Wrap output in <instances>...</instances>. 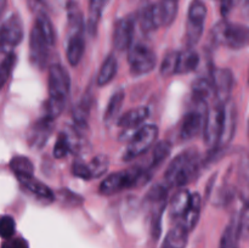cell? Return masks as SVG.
Listing matches in <instances>:
<instances>
[{
	"instance_id": "cell-1",
	"label": "cell",
	"mask_w": 249,
	"mask_h": 248,
	"mask_svg": "<svg viewBox=\"0 0 249 248\" xmlns=\"http://www.w3.org/2000/svg\"><path fill=\"white\" fill-rule=\"evenodd\" d=\"M49 99L45 102V116L55 121L63 112L71 89V79L67 71L61 65H53L48 73Z\"/></svg>"
},
{
	"instance_id": "cell-2",
	"label": "cell",
	"mask_w": 249,
	"mask_h": 248,
	"mask_svg": "<svg viewBox=\"0 0 249 248\" xmlns=\"http://www.w3.org/2000/svg\"><path fill=\"white\" fill-rule=\"evenodd\" d=\"M199 158L197 153L192 151L178 155L168 165L164 174V184L169 186L181 187L192 179L198 170Z\"/></svg>"
},
{
	"instance_id": "cell-3",
	"label": "cell",
	"mask_w": 249,
	"mask_h": 248,
	"mask_svg": "<svg viewBox=\"0 0 249 248\" xmlns=\"http://www.w3.org/2000/svg\"><path fill=\"white\" fill-rule=\"evenodd\" d=\"M148 170L140 167H130L122 172L113 173L105 177L104 181L100 184V192L102 195H114L123 190L131 189L145 180V175L148 174Z\"/></svg>"
},
{
	"instance_id": "cell-4",
	"label": "cell",
	"mask_w": 249,
	"mask_h": 248,
	"mask_svg": "<svg viewBox=\"0 0 249 248\" xmlns=\"http://www.w3.org/2000/svg\"><path fill=\"white\" fill-rule=\"evenodd\" d=\"M212 38L216 44L231 49H241L249 45V27L220 21L214 26Z\"/></svg>"
},
{
	"instance_id": "cell-5",
	"label": "cell",
	"mask_w": 249,
	"mask_h": 248,
	"mask_svg": "<svg viewBox=\"0 0 249 248\" xmlns=\"http://www.w3.org/2000/svg\"><path fill=\"white\" fill-rule=\"evenodd\" d=\"M158 138V128L155 124H143L129 139L123 155V160H131L143 155L156 143Z\"/></svg>"
},
{
	"instance_id": "cell-6",
	"label": "cell",
	"mask_w": 249,
	"mask_h": 248,
	"mask_svg": "<svg viewBox=\"0 0 249 248\" xmlns=\"http://www.w3.org/2000/svg\"><path fill=\"white\" fill-rule=\"evenodd\" d=\"M128 63L133 75H143L150 73L157 63L155 51L143 43L131 44L128 49Z\"/></svg>"
},
{
	"instance_id": "cell-7",
	"label": "cell",
	"mask_w": 249,
	"mask_h": 248,
	"mask_svg": "<svg viewBox=\"0 0 249 248\" xmlns=\"http://www.w3.org/2000/svg\"><path fill=\"white\" fill-rule=\"evenodd\" d=\"M207 18V6L202 0H192L187 11L186 21V44L192 49L203 34L204 23Z\"/></svg>"
},
{
	"instance_id": "cell-8",
	"label": "cell",
	"mask_w": 249,
	"mask_h": 248,
	"mask_svg": "<svg viewBox=\"0 0 249 248\" xmlns=\"http://www.w3.org/2000/svg\"><path fill=\"white\" fill-rule=\"evenodd\" d=\"M23 23L18 15L14 14L2 22L0 27V53H12L16 46L23 40Z\"/></svg>"
},
{
	"instance_id": "cell-9",
	"label": "cell",
	"mask_w": 249,
	"mask_h": 248,
	"mask_svg": "<svg viewBox=\"0 0 249 248\" xmlns=\"http://www.w3.org/2000/svg\"><path fill=\"white\" fill-rule=\"evenodd\" d=\"M207 107L206 102L197 101V109L190 111L182 119L180 136L182 140H191L201 133H203L204 121H206Z\"/></svg>"
},
{
	"instance_id": "cell-10",
	"label": "cell",
	"mask_w": 249,
	"mask_h": 248,
	"mask_svg": "<svg viewBox=\"0 0 249 248\" xmlns=\"http://www.w3.org/2000/svg\"><path fill=\"white\" fill-rule=\"evenodd\" d=\"M223 113L224 105L215 104L212 108H208L204 121L203 136L207 145L212 148L218 147L219 139L221 134V125H223Z\"/></svg>"
},
{
	"instance_id": "cell-11",
	"label": "cell",
	"mask_w": 249,
	"mask_h": 248,
	"mask_svg": "<svg viewBox=\"0 0 249 248\" xmlns=\"http://www.w3.org/2000/svg\"><path fill=\"white\" fill-rule=\"evenodd\" d=\"M213 95L216 104L224 105L230 100L233 88V74L228 68H215L212 72Z\"/></svg>"
},
{
	"instance_id": "cell-12",
	"label": "cell",
	"mask_w": 249,
	"mask_h": 248,
	"mask_svg": "<svg viewBox=\"0 0 249 248\" xmlns=\"http://www.w3.org/2000/svg\"><path fill=\"white\" fill-rule=\"evenodd\" d=\"M135 24V16L122 17L114 23L113 45L117 50L124 51L130 48L131 44H133Z\"/></svg>"
},
{
	"instance_id": "cell-13",
	"label": "cell",
	"mask_w": 249,
	"mask_h": 248,
	"mask_svg": "<svg viewBox=\"0 0 249 248\" xmlns=\"http://www.w3.org/2000/svg\"><path fill=\"white\" fill-rule=\"evenodd\" d=\"M49 44L40 34V32L36 29V26L32 28L29 34V60L32 65L36 68L43 70L46 65L49 56Z\"/></svg>"
},
{
	"instance_id": "cell-14",
	"label": "cell",
	"mask_w": 249,
	"mask_h": 248,
	"mask_svg": "<svg viewBox=\"0 0 249 248\" xmlns=\"http://www.w3.org/2000/svg\"><path fill=\"white\" fill-rule=\"evenodd\" d=\"M236 126H237V109H236V105L231 100H229L226 104H224L223 125H221L220 139H219L216 148L225 147L232 141Z\"/></svg>"
},
{
	"instance_id": "cell-15",
	"label": "cell",
	"mask_w": 249,
	"mask_h": 248,
	"mask_svg": "<svg viewBox=\"0 0 249 248\" xmlns=\"http://www.w3.org/2000/svg\"><path fill=\"white\" fill-rule=\"evenodd\" d=\"M53 130V119L43 118L33 124L28 133V142L32 147L40 148L45 145L48 139L50 138L51 133Z\"/></svg>"
},
{
	"instance_id": "cell-16",
	"label": "cell",
	"mask_w": 249,
	"mask_h": 248,
	"mask_svg": "<svg viewBox=\"0 0 249 248\" xmlns=\"http://www.w3.org/2000/svg\"><path fill=\"white\" fill-rule=\"evenodd\" d=\"M148 114H150V111H148L147 107H136V108L130 109V111L125 112L119 117L118 126L123 128L125 131H130L131 138L135 130H138L141 125H143V122L148 118Z\"/></svg>"
},
{
	"instance_id": "cell-17",
	"label": "cell",
	"mask_w": 249,
	"mask_h": 248,
	"mask_svg": "<svg viewBox=\"0 0 249 248\" xmlns=\"http://www.w3.org/2000/svg\"><path fill=\"white\" fill-rule=\"evenodd\" d=\"M18 181L26 191H28L29 194L33 195L36 198L40 199V201L46 202V203H51L53 201V198H55L53 192L51 191L50 187H48L43 182L39 181L38 179H36L34 175L27 177H19Z\"/></svg>"
},
{
	"instance_id": "cell-18",
	"label": "cell",
	"mask_w": 249,
	"mask_h": 248,
	"mask_svg": "<svg viewBox=\"0 0 249 248\" xmlns=\"http://www.w3.org/2000/svg\"><path fill=\"white\" fill-rule=\"evenodd\" d=\"M201 208H202V198L201 195L198 192L191 194V201H190V206L187 208L186 213L184 214L181 219L178 221V224L184 226L187 231H192L196 225L198 224L199 215H201Z\"/></svg>"
},
{
	"instance_id": "cell-19",
	"label": "cell",
	"mask_w": 249,
	"mask_h": 248,
	"mask_svg": "<svg viewBox=\"0 0 249 248\" xmlns=\"http://www.w3.org/2000/svg\"><path fill=\"white\" fill-rule=\"evenodd\" d=\"M67 27L68 35L72 34H84L85 19L79 5L73 0L67 2Z\"/></svg>"
},
{
	"instance_id": "cell-20",
	"label": "cell",
	"mask_w": 249,
	"mask_h": 248,
	"mask_svg": "<svg viewBox=\"0 0 249 248\" xmlns=\"http://www.w3.org/2000/svg\"><path fill=\"white\" fill-rule=\"evenodd\" d=\"M85 50V40L83 34H72L68 35L67 46H66V56L71 66L75 67L82 61Z\"/></svg>"
},
{
	"instance_id": "cell-21",
	"label": "cell",
	"mask_w": 249,
	"mask_h": 248,
	"mask_svg": "<svg viewBox=\"0 0 249 248\" xmlns=\"http://www.w3.org/2000/svg\"><path fill=\"white\" fill-rule=\"evenodd\" d=\"M190 201H191V194L186 189L179 190L178 192H175L174 196L172 197L169 202L170 218H173L178 223L184 216V214L186 213L187 208L190 206Z\"/></svg>"
},
{
	"instance_id": "cell-22",
	"label": "cell",
	"mask_w": 249,
	"mask_h": 248,
	"mask_svg": "<svg viewBox=\"0 0 249 248\" xmlns=\"http://www.w3.org/2000/svg\"><path fill=\"white\" fill-rule=\"evenodd\" d=\"M108 0H89V9H88V17L85 21V29L91 36H94L97 32L100 19H101L102 11L106 6Z\"/></svg>"
},
{
	"instance_id": "cell-23",
	"label": "cell",
	"mask_w": 249,
	"mask_h": 248,
	"mask_svg": "<svg viewBox=\"0 0 249 248\" xmlns=\"http://www.w3.org/2000/svg\"><path fill=\"white\" fill-rule=\"evenodd\" d=\"M187 240L189 231L177 223L165 235L162 248H186Z\"/></svg>"
},
{
	"instance_id": "cell-24",
	"label": "cell",
	"mask_w": 249,
	"mask_h": 248,
	"mask_svg": "<svg viewBox=\"0 0 249 248\" xmlns=\"http://www.w3.org/2000/svg\"><path fill=\"white\" fill-rule=\"evenodd\" d=\"M199 63V56L194 49H189L179 53L177 66V74H186L197 68Z\"/></svg>"
},
{
	"instance_id": "cell-25",
	"label": "cell",
	"mask_w": 249,
	"mask_h": 248,
	"mask_svg": "<svg viewBox=\"0 0 249 248\" xmlns=\"http://www.w3.org/2000/svg\"><path fill=\"white\" fill-rule=\"evenodd\" d=\"M117 71H118V61H117L116 56L111 53L107 56L100 68L99 75H97V85L105 87V85L109 84L116 77Z\"/></svg>"
},
{
	"instance_id": "cell-26",
	"label": "cell",
	"mask_w": 249,
	"mask_h": 248,
	"mask_svg": "<svg viewBox=\"0 0 249 248\" xmlns=\"http://www.w3.org/2000/svg\"><path fill=\"white\" fill-rule=\"evenodd\" d=\"M34 26H36V29L40 32V34L43 35V38L45 39L46 43L49 44V46H50V48L53 46V44H55L56 41V34L53 23H51L48 15L44 14V12H39V14L36 15Z\"/></svg>"
},
{
	"instance_id": "cell-27",
	"label": "cell",
	"mask_w": 249,
	"mask_h": 248,
	"mask_svg": "<svg viewBox=\"0 0 249 248\" xmlns=\"http://www.w3.org/2000/svg\"><path fill=\"white\" fill-rule=\"evenodd\" d=\"M241 237V230H240V223H238V218L231 221L228 225V228L224 231L223 236H221L220 245L219 248H237L238 240Z\"/></svg>"
},
{
	"instance_id": "cell-28",
	"label": "cell",
	"mask_w": 249,
	"mask_h": 248,
	"mask_svg": "<svg viewBox=\"0 0 249 248\" xmlns=\"http://www.w3.org/2000/svg\"><path fill=\"white\" fill-rule=\"evenodd\" d=\"M90 108H91V97L89 95H84L72 111V118L78 126H87Z\"/></svg>"
},
{
	"instance_id": "cell-29",
	"label": "cell",
	"mask_w": 249,
	"mask_h": 248,
	"mask_svg": "<svg viewBox=\"0 0 249 248\" xmlns=\"http://www.w3.org/2000/svg\"><path fill=\"white\" fill-rule=\"evenodd\" d=\"M124 99H125V91L123 89H118L117 91L113 92V95L109 99L108 105H107L106 111H105V122L109 123V122L114 121L118 117L122 106H123Z\"/></svg>"
},
{
	"instance_id": "cell-30",
	"label": "cell",
	"mask_w": 249,
	"mask_h": 248,
	"mask_svg": "<svg viewBox=\"0 0 249 248\" xmlns=\"http://www.w3.org/2000/svg\"><path fill=\"white\" fill-rule=\"evenodd\" d=\"M10 168L16 175L17 179L19 177H32L34 173V165L29 158L24 157V156H15L11 160H10Z\"/></svg>"
},
{
	"instance_id": "cell-31",
	"label": "cell",
	"mask_w": 249,
	"mask_h": 248,
	"mask_svg": "<svg viewBox=\"0 0 249 248\" xmlns=\"http://www.w3.org/2000/svg\"><path fill=\"white\" fill-rule=\"evenodd\" d=\"M192 95L196 101L206 102L211 95H213V84L212 78L201 77L192 84Z\"/></svg>"
},
{
	"instance_id": "cell-32",
	"label": "cell",
	"mask_w": 249,
	"mask_h": 248,
	"mask_svg": "<svg viewBox=\"0 0 249 248\" xmlns=\"http://www.w3.org/2000/svg\"><path fill=\"white\" fill-rule=\"evenodd\" d=\"M170 152H172V143L169 141H160V142L156 143L152 151V158H151L150 167L147 169L148 172L152 168H156L160 164H162L167 159L168 156L170 155Z\"/></svg>"
},
{
	"instance_id": "cell-33",
	"label": "cell",
	"mask_w": 249,
	"mask_h": 248,
	"mask_svg": "<svg viewBox=\"0 0 249 248\" xmlns=\"http://www.w3.org/2000/svg\"><path fill=\"white\" fill-rule=\"evenodd\" d=\"M16 55L12 51V53H6L1 62H0V90L4 88V85L6 84V82L11 77L15 65H16Z\"/></svg>"
},
{
	"instance_id": "cell-34",
	"label": "cell",
	"mask_w": 249,
	"mask_h": 248,
	"mask_svg": "<svg viewBox=\"0 0 249 248\" xmlns=\"http://www.w3.org/2000/svg\"><path fill=\"white\" fill-rule=\"evenodd\" d=\"M138 21L140 23L141 29L143 32H146V33H150V32H153L155 29H157L155 18H153L152 4L146 5V6L142 7V10L139 14Z\"/></svg>"
},
{
	"instance_id": "cell-35",
	"label": "cell",
	"mask_w": 249,
	"mask_h": 248,
	"mask_svg": "<svg viewBox=\"0 0 249 248\" xmlns=\"http://www.w3.org/2000/svg\"><path fill=\"white\" fill-rule=\"evenodd\" d=\"M88 165H89L92 179H94V177L96 179V177H102V175L107 172V169H108V157L105 155H96L91 160H90V163H88Z\"/></svg>"
},
{
	"instance_id": "cell-36",
	"label": "cell",
	"mask_w": 249,
	"mask_h": 248,
	"mask_svg": "<svg viewBox=\"0 0 249 248\" xmlns=\"http://www.w3.org/2000/svg\"><path fill=\"white\" fill-rule=\"evenodd\" d=\"M178 57H179V51H169L162 61L160 74L164 75V77H170L173 74H177Z\"/></svg>"
},
{
	"instance_id": "cell-37",
	"label": "cell",
	"mask_w": 249,
	"mask_h": 248,
	"mask_svg": "<svg viewBox=\"0 0 249 248\" xmlns=\"http://www.w3.org/2000/svg\"><path fill=\"white\" fill-rule=\"evenodd\" d=\"M70 152H72V148H71V142L67 133H61L56 140L55 146H53V157L60 159V158L66 157Z\"/></svg>"
},
{
	"instance_id": "cell-38",
	"label": "cell",
	"mask_w": 249,
	"mask_h": 248,
	"mask_svg": "<svg viewBox=\"0 0 249 248\" xmlns=\"http://www.w3.org/2000/svg\"><path fill=\"white\" fill-rule=\"evenodd\" d=\"M16 223L11 215H0V237L7 240L15 236Z\"/></svg>"
},
{
	"instance_id": "cell-39",
	"label": "cell",
	"mask_w": 249,
	"mask_h": 248,
	"mask_svg": "<svg viewBox=\"0 0 249 248\" xmlns=\"http://www.w3.org/2000/svg\"><path fill=\"white\" fill-rule=\"evenodd\" d=\"M72 173L75 177H80L83 180H91V173H90L88 163L82 162V160H75L72 165Z\"/></svg>"
},
{
	"instance_id": "cell-40",
	"label": "cell",
	"mask_w": 249,
	"mask_h": 248,
	"mask_svg": "<svg viewBox=\"0 0 249 248\" xmlns=\"http://www.w3.org/2000/svg\"><path fill=\"white\" fill-rule=\"evenodd\" d=\"M238 223H240L241 235L245 231L249 232V201L245 202V208H243L241 215L238 216Z\"/></svg>"
},
{
	"instance_id": "cell-41",
	"label": "cell",
	"mask_w": 249,
	"mask_h": 248,
	"mask_svg": "<svg viewBox=\"0 0 249 248\" xmlns=\"http://www.w3.org/2000/svg\"><path fill=\"white\" fill-rule=\"evenodd\" d=\"M1 248H28V243L24 238L12 236L11 238H7L2 242Z\"/></svg>"
},
{
	"instance_id": "cell-42",
	"label": "cell",
	"mask_w": 249,
	"mask_h": 248,
	"mask_svg": "<svg viewBox=\"0 0 249 248\" xmlns=\"http://www.w3.org/2000/svg\"><path fill=\"white\" fill-rule=\"evenodd\" d=\"M6 5H7V0H0V17H1L2 14H4L5 9H6Z\"/></svg>"
},
{
	"instance_id": "cell-43",
	"label": "cell",
	"mask_w": 249,
	"mask_h": 248,
	"mask_svg": "<svg viewBox=\"0 0 249 248\" xmlns=\"http://www.w3.org/2000/svg\"><path fill=\"white\" fill-rule=\"evenodd\" d=\"M248 83H249V77H248Z\"/></svg>"
}]
</instances>
